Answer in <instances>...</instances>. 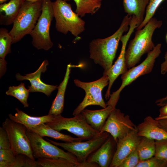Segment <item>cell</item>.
<instances>
[{
	"instance_id": "1",
	"label": "cell",
	"mask_w": 167,
	"mask_h": 167,
	"mask_svg": "<svg viewBox=\"0 0 167 167\" xmlns=\"http://www.w3.org/2000/svg\"><path fill=\"white\" fill-rule=\"evenodd\" d=\"M132 16L127 15L123 18L119 28L113 35L103 39L92 40L89 45L90 58L108 71L112 66L119 42L124 32L129 30Z\"/></svg>"
},
{
	"instance_id": "2",
	"label": "cell",
	"mask_w": 167,
	"mask_h": 167,
	"mask_svg": "<svg viewBox=\"0 0 167 167\" xmlns=\"http://www.w3.org/2000/svg\"><path fill=\"white\" fill-rule=\"evenodd\" d=\"M161 20L152 18L142 29L137 30L135 37L129 43L125 52V59L127 68L134 66L144 54L152 50L155 45L152 40L155 30L161 27Z\"/></svg>"
},
{
	"instance_id": "3",
	"label": "cell",
	"mask_w": 167,
	"mask_h": 167,
	"mask_svg": "<svg viewBox=\"0 0 167 167\" xmlns=\"http://www.w3.org/2000/svg\"><path fill=\"white\" fill-rule=\"evenodd\" d=\"M43 1H24L9 32L13 38L12 44L30 34L41 15Z\"/></svg>"
},
{
	"instance_id": "4",
	"label": "cell",
	"mask_w": 167,
	"mask_h": 167,
	"mask_svg": "<svg viewBox=\"0 0 167 167\" xmlns=\"http://www.w3.org/2000/svg\"><path fill=\"white\" fill-rule=\"evenodd\" d=\"M52 5L58 31L64 34L70 32L77 36L84 31L85 22L72 11L70 4L63 0H56Z\"/></svg>"
},
{
	"instance_id": "5",
	"label": "cell",
	"mask_w": 167,
	"mask_h": 167,
	"mask_svg": "<svg viewBox=\"0 0 167 167\" xmlns=\"http://www.w3.org/2000/svg\"><path fill=\"white\" fill-rule=\"evenodd\" d=\"M161 44H157L152 50L148 53L145 59L137 66H134L122 75V84L119 89L110 95L109 99L106 104L114 107L119 99L120 94L126 86L131 84L139 76L150 73L153 68L156 59L161 53Z\"/></svg>"
},
{
	"instance_id": "6",
	"label": "cell",
	"mask_w": 167,
	"mask_h": 167,
	"mask_svg": "<svg viewBox=\"0 0 167 167\" xmlns=\"http://www.w3.org/2000/svg\"><path fill=\"white\" fill-rule=\"evenodd\" d=\"M52 2L50 0L43 1L41 15L30 33L32 44L38 49L48 50L53 45L49 35L51 22L54 17Z\"/></svg>"
},
{
	"instance_id": "7",
	"label": "cell",
	"mask_w": 167,
	"mask_h": 167,
	"mask_svg": "<svg viewBox=\"0 0 167 167\" xmlns=\"http://www.w3.org/2000/svg\"><path fill=\"white\" fill-rule=\"evenodd\" d=\"M45 123L58 131L66 130L84 140L90 139L101 133L93 129L81 113L68 118L60 114L54 117L52 121Z\"/></svg>"
},
{
	"instance_id": "8",
	"label": "cell",
	"mask_w": 167,
	"mask_h": 167,
	"mask_svg": "<svg viewBox=\"0 0 167 167\" xmlns=\"http://www.w3.org/2000/svg\"><path fill=\"white\" fill-rule=\"evenodd\" d=\"M26 133L31 147L34 158H62L76 165L80 164L75 156L69 152H66L43 137L27 129Z\"/></svg>"
},
{
	"instance_id": "9",
	"label": "cell",
	"mask_w": 167,
	"mask_h": 167,
	"mask_svg": "<svg viewBox=\"0 0 167 167\" xmlns=\"http://www.w3.org/2000/svg\"><path fill=\"white\" fill-rule=\"evenodd\" d=\"M74 83L76 86L83 89L85 92V96L81 102L74 110L72 114L74 116L81 113L87 106L97 105L105 108L107 105L102 95V91L109 84V79L106 75L99 79L91 82H85L75 79Z\"/></svg>"
},
{
	"instance_id": "10",
	"label": "cell",
	"mask_w": 167,
	"mask_h": 167,
	"mask_svg": "<svg viewBox=\"0 0 167 167\" xmlns=\"http://www.w3.org/2000/svg\"><path fill=\"white\" fill-rule=\"evenodd\" d=\"M10 140L11 149L16 155L25 154L33 160L31 147L26 133L27 128L22 124L7 118L2 124Z\"/></svg>"
},
{
	"instance_id": "11",
	"label": "cell",
	"mask_w": 167,
	"mask_h": 167,
	"mask_svg": "<svg viewBox=\"0 0 167 167\" xmlns=\"http://www.w3.org/2000/svg\"><path fill=\"white\" fill-rule=\"evenodd\" d=\"M110 134L106 132L101 133L98 135L82 142L59 143L47 139L51 143L59 146L72 153L79 163L85 162L89 156L98 149L107 139Z\"/></svg>"
},
{
	"instance_id": "12",
	"label": "cell",
	"mask_w": 167,
	"mask_h": 167,
	"mask_svg": "<svg viewBox=\"0 0 167 167\" xmlns=\"http://www.w3.org/2000/svg\"><path fill=\"white\" fill-rule=\"evenodd\" d=\"M137 130L136 126L128 115H125L121 110L115 108L111 112L100 132H106L116 143L133 130Z\"/></svg>"
},
{
	"instance_id": "13",
	"label": "cell",
	"mask_w": 167,
	"mask_h": 167,
	"mask_svg": "<svg viewBox=\"0 0 167 167\" xmlns=\"http://www.w3.org/2000/svg\"><path fill=\"white\" fill-rule=\"evenodd\" d=\"M138 26L137 21L135 17L133 16L130 24L129 28L127 33L121 37L120 41L122 43V47L120 54L113 65L107 71H104L103 75H106L109 79L108 88L105 95V98H109L110 91L115 80L120 75H122L127 71L125 59L126 48L127 42L135 29Z\"/></svg>"
},
{
	"instance_id": "14",
	"label": "cell",
	"mask_w": 167,
	"mask_h": 167,
	"mask_svg": "<svg viewBox=\"0 0 167 167\" xmlns=\"http://www.w3.org/2000/svg\"><path fill=\"white\" fill-rule=\"evenodd\" d=\"M140 136L137 130H133L117 143L116 151L110 167H119L130 154L137 148Z\"/></svg>"
},
{
	"instance_id": "15",
	"label": "cell",
	"mask_w": 167,
	"mask_h": 167,
	"mask_svg": "<svg viewBox=\"0 0 167 167\" xmlns=\"http://www.w3.org/2000/svg\"><path fill=\"white\" fill-rule=\"evenodd\" d=\"M48 64V62L47 60H45L35 72L27 74L25 76H22L19 73H17L15 75L16 79L18 81L28 80L31 84V86H28L29 92H41L48 97L50 96L52 92L57 89L58 87L57 86L46 84L41 80V73L46 71L47 66Z\"/></svg>"
},
{
	"instance_id": "16",
	"label": "cell",
	"mask_w": 167,
	"mask_h": 167,
	"mask_svg": "<svg viewBox=\"0 0 167 167\" xmlns=\"http://www.w3.org/2000/svg\"><path fill=\"white\" fill-rule=\"evenodd\" d=\"M117 149V143L110 135L105 142L90 155L86 161L94 162L99 167H110Z\"/></svg>"
},
{
	"instance_id": "17",
	"label": "cell",
	"mask_w": 167,
	"mask_h": 167,
	"mask_svg": "<svg viewBox=\"0 0 167 167\" xmlns=\"http://www.w3.org/2000/svg\"><path fill=\"white\" fill-rule=\"evenodd\" d=\"M137 135L159 140L167 138V132L160 127L158 120L151 116L145 117L143 121L136 126Z\"/></svg>"
},
{
	"instance_id": "18",
	"label": "cell",
	"mask_w": 167,
	"mask_h": 167,
	"mask_svg": "<svg viewBox=\"0 0 167 167\" xmlns=\"http://www.w3.org/2000/svg\"><path fill=\"white\" fill-rule=\"evenodd\" d=\"M108 105L102 109L90 110L84 109L81 112L88 123L94 130L100 131L112 111L115 108Z\"/></svg>"
},
{
	"instance_id": "19",
	"label": "cell",
	"mask_w": 167,
	"mask_h": 167,
	"mask_svg": "<svg viewBox=\"0 0 167 167\" xmlns=\"http://www.w3.org/2000/svg\"><path fill=\"white\" fill-rule=\"evenodd\" d=\"M15 110L17 112L15 115L11 113L8 115L9 118L15 122L23 124L27 129H31L41 124L51 122L54 118L53 115L49 114L41 117H32L17 108L15 109Z\"/></svg>"
},
{
	"instance_id": "20",
	"label": "cell",
	"mask_w": 167,
	"mask_h": 167,
	"mask_svg": "<svg viewBox=\"0 0 167 167\" xmlns=\"http://www.w3.org/2000/svg\"><path fill=\"white\" fill-rule=\"evenodd\" d=\"M24 1L10 0L0 5V24L8 25L13 24Z\"/></svg>"
},
{
	"instance_id": "21",
	"label": "cell",
	"mask_w": 167,
	"mask_h": 167,
	"mask_svg": "<svg viewBox=\"0 0 167 167\" xmlns=\"http://www.w3.org/2000/svg\"><path fill=\"white\" fill-rule=\"evenodd\" d=\"M73 66L70 64L67 66L66 71L63 80L58 86L56 96L53 101L48 113L49 115L54 117L61 114L64 108L65 93L70 77L71 68Z\"/></svg>"
},
{
	"instance_id": "22",
	"label": "cell",
	"mask_w": 167,
	"mask_h": 167,
	"mask_svg": "<svg viewBox=\"0 0 167 167\" xmlns=\"http://www.w3.org/2000/svg\"><path fill=\"white\" fill-rule=\"evenodd\" d=\"M28 129L42 137H50L54 139L63 141L65 142L81 141L84 140L78 137H73L70 135L62 133L51 128L46 123H42L31 129Z\"/></svg>"
},
{
	"instance_id": "23",
	"label": "cell",
	"mask_w": 167,
	"mask_h": 167,
	"mask_svg": "<svg viewBox=\"0 0 167 167\" xmlns=\"http://www.w3.org/2000/svg\"><path fill=\"white\" fill-rule=\"evenodd\" d=\"M149 1V0H123L125 12L130 15L135 16L139 26L143 20L144 14Z\"/></svg>"
},
{
	"instance_id": "24",
	"label": "cell",
	"mask_w": 167,
	"mask_h": 167,
	"mask_svg": "<svg viewBox=\"0 0 167 167\" xmlns=\"http://www.w3.org/2000/svg\"><path fill=\"white\" fill-rule=\"evenodd\" d=\"M13 38L8 30L5 28L0 29V74L1 77L5 73L6 62L5 60L6 56L11 53V45Z\"/></svg>"
},
{
	"instance_id": "25",
	"label": "cell",
	"mask_w": 167,
	"mask_h": 167,
	"mask_svg": "<svg viewBox=\"0 0 167 167\" xmlns=\"http://www.w3.org/2000/svg\"><path fill=\"white\" fill-rule=\"evenodd\" d=\"M137 149L140 161H143L154 156L155 152V140L140 136Z\"/></svg>"
},
{
	"instance_id": "26",
	"label": "cell",
	"mask_w": 167,
	"mask_h": 167,
	"mask_svg": "<svg viewBox=\"0 0 167 167\" xmlns=\"http://www.w3.org/2000/svg\"><path fill=\"white\" fill-rule=\"evenodd\" d=\"M76 5V13L81 17L86 14L93 15L101 7L102 0H73Z\"/></svg>"
},
{
	"instance_id": "27",
	"label": "cell",
	"mask_w": 167,
	"mask_h": 167,
	"mask_svg": "<svg viewBox=\"0 0 167 167\" xmlns=\"http://www.w3.org/2000/svg\"><path fill=\"white\" fill-rule=\"evenodd\" d=\"M29 92V89L25 88L24 84L21 83L18 86L9 87L6 93L7 95L15 97L21 103L24 107H27L29 106L27 100Z\"/></svg>"
},
{
	"instance_id": "28",
	"label": "cell",
	"mask_w": 167,
	"mask_h": 167,
	"mask_svg": "<svg viewBox=\"0 0 167 167\" xmlns=\"http://www.w3.org/2000/svg\"><path fill=\"white\" fill-rule=\"evenodd\" d=\"M36 161L38 167H77L76 165L62 158H39Z\"/></svg>"
},
{
	"instance_id": "29",
	"label": "cell",
	"mask_w": 167,
	"mask_h": 167,
	"mask_svg": "<svg viewBox=\"0 0 167 167\" xmlns=\"http://www.w3.org/2000/svg\"><path fill=\"white\" fill-rule=\"evenodd\" d=\"M164 0H149L145 11V15L142 23L136 28L139 30L143 28L153 18L156 9Z\"/></svg>"
},
{
	"instance_id": "30",
	"label": "cell",
	"mask_w": 167,
	"mask_h": 167,
	"mask_svg": "<svg viewBox=\"0 0 167 167\" xmlns=\"http://www.w3.org/2000/svg\"><path fill=\"white\" fill-rule=\"evenodd\" d=\"M38 167L36 161L27 155L20 154L15 155V158L10 167Z\"/></svg>"
},
{
	"instance_id": "31",
	"label": "cell",
	"mask_w": 167,
	"mask_h": 167,
	"mask_svg": "<svg viewBox=\"0 0 167 167\" xmlns=\"http://www.w3.org/2000/svg\"><path fill=\"white\" fill-rule=\"evenodd\" d=\"M15 156L11 149H0V167H10Z\"/></svg>"
},
{
	"instance_id": "32",
	"label": "cell",
	"mask_w": 167,
	"mask_h": 167,
	"mask_svg": "<svg viewBox=\"0 0 167 167\" xmlns=\"http://www.w3.org/2000/svg\"><path fill=\"white\" fill-rule=\"evenodd\" d=\"M136 167H167V160L154 156L145 160H140Z\"/></svg>"
},
{
	"instance_id": "33",
	"label": "cell",
	"mask_w": 167,
	"mask_h": 167,
	"mask_svg": "<svg viewBox=\"0 0 167 167\" xmlns=\"http://www.w3.org/2000/svg\"><path fill=\"white\" fill-rule=\"evenodd\" d=\"M155 152L154 156L167 160V138L155 140Z\"/></svg>"
},
{
	"instance_id": "34",
	"label": "cell",
	"mask_w": 167,
	"mask_h": 167,
	"mask_svg": "<svg viewBox=\"0 0 167 167\" xmlns=\"http://www.w3.org/2000/svg\"><path fill=\"white\" fill-rule=\"evenodd\" d=\"M139 161L136 149L126 157L119 167H136Z\"/></svg>"
},
{
	"instance_id": "35",
	"label": "cell",
	"mask_w": 167,
	"mask_h": 167,
	"mask_svg": "<svg viewBox=\"0 0 167 167\" xmlns=\"http://www.w3.org/2000/svg\"><path fill=\"white\" fill-rule=\"evenodd\" d=\"M11 144L6 131L2 127H0V149H10Z\"/></svg>"
},
{
	"instance_id": "36",
	"label": "cell",
	"mask_w": 167,
	"mask_h": 167,
	"mask_svg": "<svg viewBox=\"0 0 167 167\" xmlns=\"http://www.w3.org/2000/svg\"><path fill=\"white\" fill-rule=\"evenodd\" d=\"M165 60L161 64V74L164 75L167 72V52H166L164 56Z\"/></svg>"
},
{
	"instance_id": "37",
	"label": "cell",
	"mask_w": 167,
	"mask_h": 167,
	"mask_svg": "<svg viewBox=\"0 0 167 167\" xmlns=\"http://www.w3.org/2000/svg\"><path fill=\"white\" fill-rule=\"evenodd\" d=\"M160 127L167 132V118L158 120Z\"/></svg>"
},
{
	"instance_id": "38",
	"label": "cell",
	"mask_w": 167,
	"mask_h": 167,
	"mask_svg": "<svg viewBox=\"0 0 167 167\" xmlns=\"http://www.w3.org/2000/svg\"><path fill=\"white\" fill-rule=\"evenodd\" d=\"M99 167L98 165L94 162H88L85 161L84 162L80 163L77 167Z\"/></svg>"
},
{
	"instance_id": "39",
	"label": "cell",
	"mask_w": 167,
	"mask_h": 167,
	"mask_svg": "<svg viewBox=\"0 0 167 167\" xmlns=\"http://www.w3.org/2000/svg\"><path fill=\"white\" fill-rule=\"evenodd\" d=\"M160 114L158 118H161L167 116V103L162 106L159 109Z\"/></svg>"
},
{
	"instance_id": "40",
	"label": "cell",
	"mask_w": 167,
	"mask_h": 167,
	"mask_svg": "<svg viewBox=\"0 0 167 167\" xmlns=\"http://www.w3.org/2000/svg\"><path fill=\"white\" fill-rule=\"evenodd\" d=\"M156 103L158 106H164L167 103V96L163 98L157 100L156 101Z\"/></svg>"
},
{
	"instance_id": "41",
	"label": "cell",
	"mask_w": 167,
	"mask_h": 167,
	"mask_svg": "<svg viewBox=\"0 0 167 167\" xmlns=\"http://www.w3.org/2000/svg\"><path fill=\"white\" fill-rule=\"evenodd\" d=\"M167 118V116H166L164 117H161V118H160L157 117V118H155V119L156 120H160V119H164V118Z\"/></svg>"
},
{
	"instance_id": "42",
	"label": "cell",
	"mask_w": 167,
	"mask_h": 167,
	"mask_svg": "<svg viewBox=\"0 0 167 167\" xmlns=\"http://www.w3.org/2000/svg\"><path fill=\"white\" fill-rule=\"evenodd\" d=\"M8 0H0V4H2L5 3Z\"/></svg>"
},
{
	"instance_id": "43",
	"label": "cell",
	"mask_w": 167,
	"mask_h": 167,
	"mask_svg": "<svg viewBox=\"0 0 167 167\" xmlns=\"http://www.w3.org/2000/svg\"><path fill=\"white\" fill-rule=\"evenodd\" d=\"M43 1L44 0H24V1H31V2H35L38 1Z\"/></svg>"
},
{
	"instance_id": "44",
	"label": "cell",
	"mask_w": 167,
	"mask_h": 167,
	"mask_svg": "<svg viewBox=\"0 0 167 167\" xmlns=\"http://www.w3.org/2000/svg\"><path fill=\"white\" fill-rule=\"evenodd\" d=\"M64 0V1H70V0Z\"/></svg>"
}]
</instances>
